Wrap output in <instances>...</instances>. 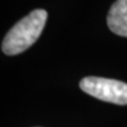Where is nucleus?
Wrapping results in <instances>:
<instances>
[{
  "label": "nucleus",
  "instance_id": "f257e3e1",
  "mask_svg": "<svg viewBox=\"0 0 127 127\" xmlns=\"http://www.w3.org/2000/svg\"><path fill=\"white\" fill-rule=\"evenodd\" d=\"M47 20L45 9H34L19 20L5 35L1 51L6 55H15L31 47L40 36Z\"/></svg>",
  "mask_w": 127,
  "mask_h": 127
},
{
  "label": "nucleus",
  "instance_id": "f03ea898",
  "mask_svg": "<svg viewBox=\"0 0 127 127\" xmlns=\"http://www.w3.org/2000/svg\"><path fill=\"white\" fill-rule=\"evenodd\" d=\"M79 86L82 91L96 99L115 105H127V84L114 79L86 77Z\"/></svg>",
  "mask_w": 127,
  "mask_h": 127
},
{
  "label": "nucleus",
  "instance_id": "7ed1b4c3",
  "mask_svg": "<svg viewBox=\"0 0 127 127\" xmlns=\"http://www.w3.org/2000/svg\"><path fill=\"white\" fill-rule=\"evenodd\" d=\"M107 25L113 33L127 38V0H117L111 6Z\"/></svg>",
  "mask_w": 127,
  "mask_h": 127
}]
</instances>
